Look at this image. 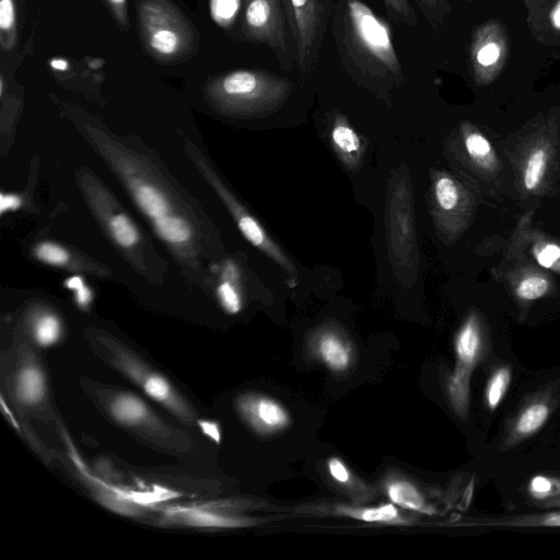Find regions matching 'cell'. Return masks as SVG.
Returning <instances> with one entry per match:
<instances>
[{
	"label": "cell",
	"mask_w": 560,
	"mask_h": 560,
	"mask_svg": "<svg viewBox=\"0 0 560 560\" xmlns=\"http://www.w3.org/2000/svg\"><path fill=\"white\" fill-rule=\"evenodd\" d=\"M465 147L471 158L480 159L489 154L491 147L488 140L479 133H470L465 139Z\"/></svg>",
	"instance_id": "d590c367"
},
{
	"label": "cell",
	"mask_w": 560,
	"mask_h": 560,
	"mask_svg": "<svg viewBox=\"0 0 560 560\" xmlns=\"http://www.w3.org/2000/svg\"><path fill=\"white\" fill-rule=\"evenodd\" d=\"M416 2L433 26L441 23L444 13L447 12L441 0H416Z\"/></svg>",
	"instance_id": "e575fe53"
},
{
	"label": "cell",
	"mask_w": 560,
	"mask_h": 560,
	"mask_svg": "<svg viewBox=\"0 0 560 560\" xmlns=\"http://www.w3.org/2000/svg\"><path fill=\"white\" fill-rule=\"evenodd\" d=\"M549 416L550 407L546 401H533L518 413L513 432L518 438L529 436L542 428Z\"/></svg>",
	"instance_id": "7402d4cb"
},
{
	"label": "cell",
	"mask_w": 560,
	"mask_h": 560,
	"mask_svg": "<svg viewBox=\"0 0 560 560\" xmlns=\"http://www.w3.org/2000/svg\"><path fill=\"white\" fill-rule=\"evenodd\" d=\"M502 56V48L494 39L486 40L479 36L472 47V61L477 74L486 73V69L497 67Z\"/></svg>",
	"instance_id": "cb8c5ba5"
},
{
	"label": "cell",
	"mask_w": 560,
	"mask_h": 560,
	"mask_svg": "<svg viewBox=\"0 0 560 560\" xmlns=\"http://www.w3.org/2000/svg\"><path fill=\"white\" fill-rule=\"evenodd\" d=\"M34 255L37 260L55 267L66 266L71 258L65 247L49 241L38 243L34 248Z\"/></svg>",
	"instance_id": "f1b7e54d"
},
{
	"label": "cell",
	"mask_w": 560,
	"mask_h": 560,
	"mask_svg": "<svg viewBox=\"0 0 560 560\" xmlns=\"http://www.w3.org/2000/svg\"><path fill=\"white\" fill-rule=\"evenodd\" d=\"M0 31L4 50H11L16 40V12L13 0H0Z\"/></svg>",
	"instance_id": "484cf974"
},
{
	"label": "cell",
	"mask_w": 560,
	"mask_h": 560,
	"mask_svg": "<svg viewBox=\"0 0 560 560\" xmlns=\"http://www.w3.org/2000/svg\"><path fill=\"white\" fill-rule=\"evenodd\" d=\"M386 221L390 261L397 277L406 282L418 267L412 194L406 174L392 185Z\"/></svg>",
	"instance_id": "5b68a950"
},
{
	"label": "cell",
	"mask_w": 560,
	"mask_h": 560,
	"mask_svg": "<svg viewBox=\"0 0 560 560\" xmlns=\"http://www.w3.org/2000/svg\"><path fill=\"white\" fill-rule=\"evenodd\" d=\"M14 395L25 406H36L46 396V378L34 362L23 364L14 376Z\"/></svg>",
	"instance_id": "2e32d148"
},
{
	"label": "cell",
	"mask_w": 560,
	"mask_h": 560,
	"mask_svg": "<svg viewBox=\"0 0 560 560\" xmlns=\"http://www.w3.org/2000/svg\"><path fill=\"white\" fill-rule=\"evenodd\" d=\"M115 152V151H114ZM117 170L140 211L151 224L164 217L176 213L175 206L166 191L153 179L136 171L132 161L120 153H106Z\"/></svg>",
	"instance_id": "30bf717a"
},
{
	"label": "cell",
	"mask_w": 560,
	"mask_h": 560,
	"mask_svg": "<svg viewBox=\"0 0 560 560\" xmlns=\"http://www.w3.org/2000/svg\"><path fill=\"white\" fill-rule=\"evenodd\" d=\"M434 197L436 205L443 211L455 209L459 200V192L455 182L448 176L439 177L434 183Z\"/></svg>",
	"instance_id": "83f0119b"
},
{
	"label": "cell",
	"mask_w": 560,
	"mask_h": 560,
	"mask_svg": "<svg viewBox=\"0 0 560 560\" xmlns=\"http://www.w3.org/2000/svg\"><path fill=\"white\" fill-rule=\"evenodd\" d=\"M137 13L143 46L155 60L175 63L195 55L194 24L171 0H139Z\"/></svg>",
	"instance_id": "3957f363"
},
{
	"label": "cell",
	"mask_w": 560,
	"mask_h": 560,
	"mask_svg": "<svg viewBox=\"0 0 560 560\" xmlns=\"http://www.w3.org/2000/svg\"><path fill=\"white\" fill-rule=\"evenodd\" d=\"M291 91L292 82L285 77L261 69H236L209 78L203 94L223 115L256 117L279 109Z\"/></svg>",
	"instance_id": "7a4b0ae2"
},
{
	"label": "cell",
	"mask_w": 560,
	"mask_h": 560,
	"mask_svg": "<svg viewBox=\"0 0 560 560\" xmlns=\"http://www.w3.org/2000/svg\"><path fill=\"white\" fill-rule=\"evenodd\" d=\"M546 165V153L536 150L529 158L524 175V184L527 189H534L540 182Z\"/></svg>",
	"instance_id": "4dcf8cb0"
},
{
	"label": "cell",
	"mask_w": 560,
	"mask_h": 560,
	"mask_svg": "<svg viewBox=\"0 0 560 560\" xmlns=\"http://www.w3.org/2000/svg\"><path fill=\"white\" fill-rule=\"evenodd\" d=\"M217 296L220 305L228 314L235 315L243 307L240 272L232 260H226L222 266V277L217 287Z\"/></svg>",
	"instance_id": "d6986e66"
},
{
	"label": "cell",
	"mask_w": 560,
	"mask_h": 560,
	"mask_svg": "<svg viewBox=\"0 0 560 560\" xmlns=\"http://www.w3.org/2000/svg\"><path fill=\"white\" fill-rule=\"evenodd\" d=\"M294 62L301 74L316 67L335 0H281Z\"/></svg>",
	"instance_id": "277c9868"
},
{
	"label": "cell",
	"mask_w": 560,
	"mask_h": 560,
	"mask_svg": "<svg viewBox=\"0 0 560 560\" xmlns=\"http://www.w3.org/2000/svg\"><path fill=\"white\" fill-rule=\"evenodd\" d=\"M106 409L112 418L127 428L152 427L154 415L138 396L127 392H115L106 397Z\"/></svg>",
	"instance_id": "4fadbf2b"
},
{
	"label": "cell",
	"mask_w": 560,
	"mask_h": 560,
	"mask_svg": "<svg viewBox=\"0 0 560 560\" xmlns=\"http://www.w3.org/2000/svg\"><path fill=\"white\" fill-rule=\"evenodd\" d=\"M242 0H209V11L213 22L223 28H230L241 8Z\"/></svg>",
	"instance_id": "4316f807"
},
{
	"label": "cell",
	"mask_w": 560,
	"mask_h": 560,
	"mask_svg": "<svg viewBox=\"0 0 560 560\" xmlns=\"http://www.w3.org/2000/svg\"><path fill=\"white\" fill-rule=\"evenodd\" d=\"M116 19L122 26L128 25L127 21V0H107Z\"/></svg>",
	"instance_id": "60d3db41"
},
{
	"label": "cell",
	"mask_w": 560,
	"mask_h": 560,
	"mask_svg": "<svg viewBox=\"0 0 560 560\" xmlns=\"http://www.w3.org/2000/svg\"><path fill=\"white\" fill-rule=\"evenodd\" d=\"M331 33L345 71L375 92L398 88L402 68L389 25L361 0H335Z\"/></svg>",
	"instance_id": "6da1fadb"
},
{
	"label": "cell",
	"mask_w": 560,
	"mask_h": 560,
	"mask_svg": "<svg viewBox=\"0 0 560 560\" xmlns=\"http://www.w3.org/2000/svg\"><path fill=\"white\" fill-rule=\"evenodd\" d=\"M551 22L556 28L560 30V0L556 4L551 13Z\"/></svg>",
	"instance_id": "7bdbcfd3"
},
{
	"label": "cell",
	"mask_w": 560,
	"mask_h": 560,
	"mask_svg": "<svg viewBox=\"0 0 560 560\" xmlns=\"http://www.w3.org/2000/svg\"><path fill=\"white\" fill-rule=\"evenodd\" d=\"M156 235L178 253L187 250L194 241V229L179 213H173L152 223Z\"/></svg>",
	"instance_id": "e0dca14e"
},
{
	"label": "cell",
	"mask_w": 560,
	"mask_h": 560,
	"mask_svg": "<svg viewBox=\"0 0 560 560\" xmlns=\"http://www.w3.org/2000/svg\"><path fill=\"white\" fill-rule=\"evenodd\" d=\"M454 349L456 362L447 377L446 392L454 411L465 417L469 408L471 374L482 352L481 331L474 316H470L458 330Z\"/></svg>",
	"instance_id": "ba28073f"
},
{
	"label": "cell",
	"mask_w": 560,
	"mask_h": 560,
	"mask_svg": "<svg viewBox=\"0 0 560 560\" xmlns=\"http://www.w3.org/2000/svg\"><path fill=\"white\" fill-rule=\"evenodd\" d=\"M63 285L74 293L75 303L80 308L86 310L90 306L93 293L81 276L73 275L68 277Z\"/></svg>",
	"instance_id": "1f68e13d"
},
{
	"label": "cell",
	"mask_w": 560,
	"mask_h": 560,
	"mask_svg": "<svg viewBox=\"0 0 560 560\" xmlns=\"http://www.w3.org/2000/svg\"><path fill=\"white\" fill-rule=\"evenodd\" d=\"M385 492L388 499L400 508L432 515L433 508L427 502L419 489L410 481L405 479H394L386 483Z\"/></svg>",
	"instance_id": "ac0fdd59"
},
{
	"label": "cell",
	"mask_w": 560,
	"mask_h": 560,
	"mask_svg": "<svg viewBox=\"0 0 560 560\" xmlns=\"http://www.w3.org/2000/svg\"><path fill=\"white\" fill-rule=\"evenodd\" d=\"M31 330L34 341L39 347L48 348L60 340L62 324L56 314L44 312L33 318Z\"/></svg>",
	"instance_id": "603a6c76"
},
{
	"label": "cell",
	"mask_w": 560,
	"mask_h": 560,
	"mask_svg": "<svg viewBox=\"0 0 560 560\" xmlns=\"http://www.w3.org/2000/svg\"><path fill=\"white\" fill-rule=\"evenodd\" d=\"M560 257V247L557 245H547L538 255V262L549 268Z\"/></svg>",
	"instance_id": "f35d334b"
},
{
	"label": "cell",
	"mask_w": 560,
	"mask_h": 560,
	"mask_svg": "<svg viewBox=\"0 0 560 560\" xmlns=\"http://www.w3.org/2000/svg\"><path fill=\"white\" fill-rule=\"evenodd\" d=\"M163 522L199 528H240L252 526L255 521L196 505L170 506L163 512Z\"/></svg>",
	"instance_id": "7c38bea8"
},
{
	"label": "cell",
	"mask_w": 560,
	"mask_h": 560,
	"mask_svg": "<svg viewBox=\"0 0 560 560\" xmlns=\"http://www.w3.org/2000/svg\"><path fill=\"white\" fill-rule=\"evenodd\" d=\"M338 514L366 523L401 525L408 523L395 504L383 503L377 506H340Z\"/></svg>",
	"instance_id": "ffe728a7"
},
{
	"label": "cell",
	"mask_w": 560,
	"mask_h": 560,
	"mask_svg": "<svg viewBox=\"0 0 560 560\" xmlns=\"http://www.w3.org/2000/svg\"><path fill=\"white\" fill-rule=\"evenodd\" d=\"M105 224L112 240L120 248L131 250L140 244V231L127 213L114 211L106 218Z\"/></svg>",
	"instance_id": "44dd1931"
},
{
	"label": "cell",
	"mask_w": 560,
	"mask_h": 560,
	"mask_svg": "<svg viewBox=\"0 0 560 560\" xmlns=\"http://www.w3.org/2000/svg\"><path fill=\"white\" fill-rule=\"evenodd\" d=\"M49 66L56 71H67L69 69V62L63 58L50 59Z\"/></svg>",
	"instance_id": "b9f144b4"
},
{
	"label": "cell",
	"mask_w": 560,
	"mask_h": 560,
	"mask_svg": "<svg viewBox=\"0 0 560 560\" xmlns=\"http://www.w3.org/2000/svg\"><path fill=\"white\" fill-rule=\"evenodd\" d=\"M198 167L202 171L207 180L220 196L243 236L256 248L272 259L296 283L298 270L285 253L268 235L261 224L253 217L232 195L226 186L218 178L202 159L197 160Z\"/></svg>",
	"instance_id": "9c48e42d"
},
{
	"label": "cell",
	"mask_w": 560,
	"mask_h": 560,
	"mask_svg": "<svg viewBox=\"0 0 560 560\" xmlns=\"http://www.w3.org/2000/svg\"><path fill=\"white\" fill-rule=\"evenodd\" d=\"M235 405L241 418L259 435H273L291 424L288 410L269 396L245 394L236 399Z\"/></svg>",
	"instance_id": "8fae6325"
},
{
	"label": "cell",
	"mask_w": 560,
	"mask_h": 560,
	"mask_svg": "<svg viewBox=\"0 0 560 560\" xmlns=\"http://www.w3.org/2000/svg\"><path fill=\"white\" fill-rule=\"evenodd\" d=\"M313 351L332 372L346 371L352 362V348L349 341L334 328H323L314 335Z\"/></svg>",
	"instance_id": "5bb4252c"
},
{
	"label": "cell",
	"mask_w": 560,
	"mask_h": 560,
	"mask_svg": "<svg viewBox=\"0 0 560 560\" xmlns=\"http://www.w3.org/2000/svg\"><path fill=\"white\" fill-rule=\"evenodd\" d=\"M548 281L540 277H529L521 282L517 295L525 300H535L542 296L548 290Z\"/></svg>",
	"instance_id": "836d02e7"
},
{
	"label": "cell",
	"mask_w": 560,
	"mask_h": 560,
	"mask_svg": "<svg viewBox=\"0 0 560 560\" xmlns=\"http://www.w3.org/2000/svg\"><path fill=\"white\" fill-rule=\"evenodd\" d=\"M441 2H442V3H443V5L448 10L447 1H446V0H441Z\"/></svg>",
	"instance_id": "ee69618b"
},
{
	"label": "cell",
	"mask_w": 560,
	"mask_h": 560,
	"mask_svg": "<svg viewBox=\"0 0 560 560\" xmlns=\"http://www.w3.org/2000/svg\"><path fill=\"white\" fill-rule=\"evenodd\" d=\"M509 526H551L560 527V512H551L539 515H532L526 517H520L516 520H509L505 522H499Z\"/></svg>",
	"instance_id": "d6a6232c"
},
{
	"label": "cell",
	"mask_w": 560,
	"mask_h": 560,
	"mask_svg": "<svg viewBox=\"0 0 560 560\" xmlns=\"http://www.w3.org/2000/svg\"><path fill=\"white\" fill-rule=\"evenodd\" d=\"M103 342L110 352L113 364L141 387L149 397L182 421L190 422L194 419L190 408L166 377L151 370L124 347L113 341L105 342L104 340Z\"/></svg>",
	"instance_id": "52a82bcc"
},
{
	"label": "cell",
	"mask_w": 560,
	"mask_h": 560,
	"mask_svg": "<svg viewBox=\"0 0 560 560\" xmlns=\"http://www.w3.org/2000/svg\"><path fill=\"white\" fill-rule=\"evenodd\" d=\"M22 206V199L19 195L15 194H4L0 195V212L4 214L8 211H16Z\"/></svg>",
	"instance_id": "ab89813d"
},
{
	"label": "cell",
	"mask_w": 560,
	"mask_h": 560,
	"mask_svg": "<svg viewBox=\"0 0 560 560\" xmlns=\"http://www.w3.org/2000/svg\"><path fill=\"white\" fill-rule=\"evenodd\" d=\"M330 141L343 164L351 171L355 170L363 155L362 140L341 114L334 116Z\"/></svg>",
	"instance_id": "9a60e30c"
},
{
	"label": "cell",
	"mask_w": 560,
	"mask_h": 560,
	"mask_svg": "<svg viewBox=\"0 0 560 560\" xmlns=\"http://www.w3.org/2000/svg\"><path fill=\"white\" fill-rule=\"evenodd\" d=\"M511 383V371L508 366L497 369L488 380L485 398L487 407L494 410L502 401Z\"/></svg>",
	"instance_id": "d4e9b609"
},
{
	"label": "cell",
	"mask_w": 560,
	"mask_h": 560,
	"mask_svg": "<svg viewBox=\"0 0 560 560\" xmlns=\"http://www.w3.org/2000/svg\"><path fill=\"white\" fill-rule=\"evenodd\" d=\"M201 432L211 439L214 443H221L222 433L218 422L212 420H197Z\"/></svg>",
	"instance_id": "74e56055"
},
{
	"label": "cell",
	"mask_w": 560,
	"mask_h": 560,
	"mask_svg": "<svg viewBox=\"0 0 560 560\" xmlns=\"http://www.w3.org/2000/svg\"><path fill=\"white\" fill-rule=\"evenodd\" d=\"M392 20L398 24L416 27L418 19L409 0H382Z\"/></svg>",
	"instance_id": "f546056e"
},
{
	"label": "cell",
	"mask_w": 560,
	"mask_h": 560,
	"mask_svg": "<svg viewBox=\"0 0 560 560\" xmlns=\"http://www.w3.org/2000/svg\"><path fill=\"white\" fill-rule=\"evenodd\" d=\"M465 1H469V0H465Z\"/></svg>",
	"instance_id": "f6af8a7d"
},
{
	"label": "cell",
	"mask_w": 560,
	"mask_h": 560,
	"mask_svg": "<svg viewBox=\"0 0 560 560\" xmlns=\"http://www.w3.org/2000/svg\"><path fill=\"white\" fill-rule=\"evenodd\" d=\"M281 0H245L243 35L248 40L268 46L280 66L291 71L295 62Z\"/></svg>",
	"instance_id": "8992f818"
},
{
	"label": "cell",
	"mask_w": 560,
	"mask_h": 560,
	"mask_svg": "<svg viewBox=\"0 0 560 560\" xmlns=\"http://www.w3.org/2000/svg\"><path fill=\"white\" fill-rule=\"evenodd\" d=\"M327 469L330 477L340 485H347L350 482L351 472L347 465L337 457H330L327 460Z\"/></svg>",
	"instance_id": "8d00e7d4"
}]
</instances>
